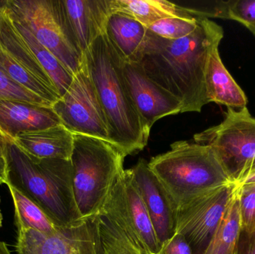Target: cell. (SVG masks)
Listing matches in <instances>:
<instances>
[{
    "label": "cell",
    "mask_w": 255,
    "mask_h": 254,
    "mask_svg": "<svg viewBox=\"0 0 255 254\" xmlns=\"http://www.w3.org/2000/svg\"><path fill=\"white\" fill-rule=\"evenodd\" d=\"M197 27L198 18L171 17L157 21L148 29L162 38L178 40L194 32Z\"/></svg>",
    "instance_id": "cell-25"
},
{
    "label": "cell",
    "mask_w": 255,
    "mask_h": 254,
    "mask_svg": "<svg viewBox=\"0 0 255 254\" xmlns=\"http://www.w3.org/2000/svg\"><path fill=\"white\" fill-rule=\"evenodd\" d=\"M16 249L18 254H100L95 218L51 234L18 230Z\"/></svg>",
    "instance_id": "cell-11"
},
{
    "label": "cell",
    "mask_w": 255,
    "mask_h": 254,
    "mask_svg": "<svg viewBox=\"0 0 255 254\" xmlns=\"http://www.w3.org/2000/svg\"><path fill=\"white\" fill-rule=\"evenodd\" d=\"M235 184L238 187L255 184V164L241 174Z\"/></svg>",
    "instance_id": "cell-32"
},
{
    "label": "cell",
    "mask_w": 255,
    "mask_h": 254,
    "mask_svg": "<svg viewBox=\"0 0 255 254\" xmlns=\"http://www.w3.org/2000/svg\"><path fill=\"white\" fill-rule=\"evenodd\" d=\"M0 99L16 100L38 105L50 106L49 102L18 85L0 69Z\"/></svg>",
    "instance_id": "cell-26"
},
{
    "label": "cell",
    "mask_w": 255,
    "mask_h": 254,
    "mask_svg": "<svg viewBox=\"0 0 255 254\" xmlns=\"http://www.w3.org/2000/svg\"><path fill=\"white\" fill-rule=\"evenodd\" d=\"M8 142L13 141H12L7 136H6L5 134L1 131V130L0 129V143H8Z\"/></svg>",
    "instance_id": "cell-35"
},
{
    "label": "cell",
    "mask_w": 255,
    "mask_h": 254,
    "mask_svg": "<svg viewBox=\"0 0 255 254\" xmlns=\"http://www.w3.org/2000/svg\"><path fill=\"white\" fill-rule=\"evenodd\" d=\"M100 214L113 221L148 254H158L160 246L131 170L123 171Z\"/></svg>",
    "instance_id": "cell-8"
},
{
    "label": "cell",
    "mask_w": 255,
    "mask_h": 254,
    "mask_svg": "<svg viewBox=\"0 0 255 254\" xmlns=\"http://www.w3.org/2000/svg\"><path fill=\"white\" fill-rule=\"evenodd\" d=\"M55 4L67 37L82 56L106 31L109 0H55Z\"/></svg>",
    "instance_id": "cell-12"
},
{
    "label": "cell",
    "mask_w": 255,
    "mask_h": 254,
    "mask_svg": "<svg viewBox=\"0 0 255 254\" xmlns=\"http://www.w3.org/2000/svg\"><path fill=\"white\" fill-rule=\"evenodd\" d=\"M6 171L4 158H0V184L5 183Z\"/></svg>",
    "instance_id": "cell-33"
},
{
    "label": "cell",
    "mask_w": 255,
    "mask_h": 254,
    "mask_svg": "<svg viewBox=\"0 0 255 254\" xmlns=\"http://www.w3.org/2000/svg\"><path fill=\"white\" fill-rule=\"evenodd\" d=\"M125 157L109 142L74 134L71 161L75 198L82 219L100 214L120 175Z\"/></svg>",
    "instance_id": "cell-5"
},
{
    "label": "cell",
    "mask_w": 255,
    "mask_h": 254,
    "mask_svg": "<svg viewBox=\"0 0 255 254\" xmlns=\"http://www.w3.org/2000/svg\"><path fill=\"white\" fill-rule=\"evenodd\" d=\"M14 204L15 219L17 229H31L43 234H51L58 229L47 215L35 203L8 186Z\"/></svg>",
    "instance_id": "cell-24"
},
{
    "label": "cell",
    "mask_w": 255,
    "mask_h": 254,
    "mask_svg": "<svg viewBox=\"0 0 255 254\" xmlns=\"http://www.w3.org/2000/svg\"><path fill=\"white\" fill-rule=\"evenodd\" d=\"M0 254H11L7 245L1 241H0Z\"/></svg>",
    "instance_id": "cell-34"
},
{
    "label": "cell",
    "mask_w": 255,
    "mask_h": 254,
    "mask_svg": "<svg viewBox=\"0 0 255 254\" xmlns=\"http://www.w3.org/2000/svg\"><path fill=\"white\" fill-rule=\"evenodd\" d=\"M238 190L235 183L226 185L176 210L175 233L186 239L194 254L203 253Z\"/></svg>",
    "instance_id": "cell-10"
},
{
    "label": "cell",
    "mask_w": 255,
    "mask_h": 254,
    "mask_svg": "<svg viewBox=\"0 0 255 254\" xmlns=\"http://www.w3.org/2000/svg\"><path fill=\"white\" fill-rule=\"evenodd\" d=\"M61 124L50 106L0 99V129L13 142L17 134Z\"/></svg>",
    "instance_id": "cell-15"
},
{
    "label": "cell",
    "mask_w": 255,
    "mask_h": 254,
    "mask_svg": "<svg viewBox=\"0 0 255 254\" xmlns=\"http://www.w3.org/2000/svg\"><path fill=\"white\" fill-rule=\"evenodd\" d=\"M238 199L243 228L255 227V184L238 187Z\"/></svg>",
    "instance_id": "cell-29"
},
{
    "label": "cell",
    "mask_w": 255,
    "mask_h": 254,
    "mask_svg": "<svg viewBox=\"0 0 255 254\" xmlns=\"http://www.w3.org/2000/svg\"><path fill=\"white\" fill-rule=\"evenodd\" d=\"M7 10L11 16L15 26L22 34V37L25 38L30 49H31L34 56L38 61L39 64L49 75V77L51 78L52 82L56 86L61 97L62 96L71 85L74 75L63 64V63L55 55H53L50 51L48 50L35 38L28 26L21 19L14 16L8 8Z\"/></svg>",
    "instance_id": "cell-20"
},
{
    "label": "cell",
    "mask_w": 255,
    "mask_h": 254,
    "mask_svg": "<svg viewBox=\"0 0 255 254\" xmlns=\"http://www.w3.org/2000/svg\"><path fill=\"white\" fill-rule=\"evenodd\" d=\"M193 139L212 149L235 183L255 164V118L247 107L228 108L221 123L195 134Z\"/></svg>",
    "instance_id": "cell-6"
},
{
    "label": "cell",
    "mask_w": 255,
    "mask_h": 254,
    "mask_svg": "<svg viewBox=\"0 0 255 254\" xmlns=\"http://www.w3.org/2000/svg\"><path fill=\"white\" fill-rule=\"evenodd\" d=\"M111 13H122L147 28L157 21L171 17H194L181 4L166 0H109Z\"/></svg>",
    "instance_id": "cell-19"
},
{
    "label": "cell",
    "mask_w": 255,
    "mask_h": 254,
    "mask_svg": "<svg viewBox=\"0 0 255 254\" xmlns=\"http://www.w3.org/2000/svg\"><path fill=\"white\" fill-rule=\"evenodd\" d=\"M123 73L135 108L148 129L165 116L182 113L181 103L159 86L136 63H123Z\"/></svg>",
    "instance_id": "cell-13"
},
{
    "label": "cell",
    "mask_w": 255,
    "mask_h": 254,
    "mask_svg": "<svg viewBox=\"0 0 255 254\" xmlns=\"http://www.w3.org/2000/svg\"><path fill=\"white\" fill-rule=\"evenodd\" d=\"M224 36L222 26L207 18H198L190 35L167 40L148 29L136 62L159 86L182 104L183 113H200L208 104L205 72L213 48Z\"/></svg>",
    "instance_id": "cell-1"
},
{
    "label": "cell",
    "mask_w": 255,
    "mask_h": 254,
    "mask_svg": "<svg viewBox=\"0 0 255 254\" xmlns=\"http://www.w3.org/2000/svg\"><path fill=\"white\" fill-rule=\"evenodd\" d=\"M106 116L109 140L124 157L148 143L151 130L135 108L123 73L124 59L102 33L82 55Z\"/></svg>",
    "instance_id": "cell-2"
},
{
    "label": "cell",
    "mask_w": 255,
    "mask_h": 254,
    "mask_svg": "<svg viewBox=\"0 0 255 254\" xmlns=\"http://www.w3.org/2000/svg\"><path fill=\"white\" fill-rule=\"evenodd\" d=\"M13 143L35 158L70 161L74 134L60 124L46 129L21 133L14 137Z\"/></svg>",
    "instance_id": "cell-16"
},
{
    "label": "cell",
    "mask_w": 255,
    "mask_h": 254,
    "mask_svg": "<svg viewBox=\"0 0 255 254\" xmlns=\"http://www.w3.org/2000/svg\"><path fill=\"white\" fill-rule=\"evenodd\" d=\"M5 184L35 203L60 228L82 220L75 198L71 161L37 158L13 142L4 145Z\"/></svg>",
    "instance_id": "cell-3"
},
{
    "label": "cell",
    "mask_w": 255,
    "mask_h": 254,
    "mask_svg": "<svg viewBox=\"0 0 255 254\" xmlns=\"http://www.w3.org/2000/svg\"><path fill=\"white\" fill-rule=\"evenodd\" d=\"M229 19L242 24L255 36V0H229Z\"/></svg>",
    "instance_id": "cell-27"
},
{
    "label": "cell",
    "mask_w": 255,
    "mask_h": 254,
    "mask_svg": "<svg viewBox=\"0 0 255 254\" xmlns=\"http://www.w3.org/2000/svg\"><path fill=\"white\" fill-rule=\"evenodd\" d=\"M4 145L5 143H0V158H4Z\"/></svg>",
    "instance_id": "cell-36"
},
{
    "label": "cell",
    "mask_w": 255,
    "mask_h": 254,
    "mask_svg": "<svg viewBox=\"0 0 255 254\" xmlns=\"http://www.w3.org/2000/svg\"><path fill=\"white\" fill-rule=\"evenodd\" d=\"M238 190L202 254H235L242 230Z\"/></svg>",
    "instance_id": "cell-21"
},
{
    "label": "cell",
    "mask_w": 255,
    "mask_h": 254,
    "mask_svg": "<svg viewBox=\"0 0 255 254\" xmlns=\"http://www.w3.org/2000/svg\"><path fill=\"white\" fill-rule=\"evenodd\" d=\"M5 5L29 28L35 38L76 74L82 56L67 37L60 20L55 0L4 1Z\"/></svg>",
    "instance_id": "cell-9"
},
{
    "label": "cell",
    "mask_w": 255,
    "mask_h": 254,
    "mask_svg": "<svg viewBox=\"0 0 255 254\" xmlns=\"http://www.w3.org/2000/svg\"><path fill=\"white\" fill-rule=\"evenodd\" d=\"M158 254H194L190 244L182 235L175 233L172 238L160 246Z\"/></svg>",
    "instance_id": "cell-30"
},
{
    "label": "cell",
    "mask_w": 255,
    "mask_h": 254,
    "mask_svg": "<svg viewBox=\"0 0 255 254\" xmlns=\"http://www.w3.org/2000/svg\"><path fill=\"white\" fill-rule=\"evenodd\" d=\"M148 164L176 210L214 189L235 183L212 149L195 142H175Z\"/></svg>",
    "instance_id": "cell-4"
},
{
    "label": "cell",
    "mask_w": 255,
    "mask_h": 254,
    "mask_svg": "<svg viewBox=\"0 0 255 254\" xmlns=\"http://www.w3.org/2000/svg\"><path fill=\"white\" fill-rule=\"evenodd\" d=\"M235 254H255V227L242 228Z\"/></svg>",
    "instance_id": "cell-31"
},
{
    "label": "cell",
    "mask_w": 255,
    "mask_h": 254,
    "mask_svg": "<svg viewBox=\"0 0 255 254\" xmlns=\"http://www.w3.org/2000/svg\"><path fill=\"white\" fill-rule=\"evenodd\" d=\"M148 28L122 13H112L106 34L118 53L127 62L135 63L143 46Z\"/></svg>",
    "instance_id": "cell-18"
},
{
    "label": "cell",
    "mask_w": 255,
    "mask_h": 254,
    "mask_svg": "<svg viewBox=\"0 0 255 254\" xmlns=\"http://www.w3.org/2000/svg\"><path fill=\"white\" fill-rule=\"evenodd\" d=\"M0 201H1V200H0ZM2 214H1V210H0V228H1V226H2Z\"/></svg>",
    "instance_id": "cell-37"
},
{
    "label": "cell",
    "mask_w": 255,
    "mask_h": 254,
    "mask_svg": "<svg viewBox=\"0 0 255 254\" xmlns=\"http://www.w3.org/2000/svg\"><path fill=\"white\" fill-rule=\"evenodd\" d=\"M183 7L194 17L229 19V0L200 1L196 5Z\"/></svg>",
    "instance_id": "cell-28"
},
{
    "label": "cell",
    "mask_w": 255,
    "mask_h": 254,
    "mask_svg": "<svg viewBox=\"0 0 255 254\" xmlns=\"http://www.w3.org/2000/svg\"><path fill=\"white\" fill-rule=\"evenodd\" d=\"M100 254H148L116 223L99 214L95 217Z\"/></svg>",
    "instance_id": "cell-23"
},
{
    "label": "cell",
    "mask_w": 255,
    "mask_h": 254,
    "mask_svg": "<svg viewBox=\"0 0 255 254\" xmlns=\"http://www.w3.org/2000/svg\"><path fill=\"white\" fill-rule=\"evenodd\" d=\"M52 108L61 124L73 134L89 136L110 143L107 120L83 60L70 87Z\"/></svg>",
    "instance_id": "cell-7"
},
{
    "label": "cell",
    "mask_w": 255,
    "mask_h": 254,
    "mask_svg": "<svg viewBox=\"0 0 255 254\" xmlns=\"http://www.w3.org/2000/svg\"><path fill=\"white\" fill-rule=\"evenodd\" d=\"M130 170L161 246L175 234L176 210L146 161L139 159Z\"/></svg>",
    "instance_id": "cell-14"
},
{
    "label": "cell",
    "mask_w": 255,
    "mask_h": 254,
    "mask_svg": "<svg viewBox=\"0 0 255 254\" xmlns=\"http://www.w3.org/2000/svg\"><path fill=\"white\" fill-rule=\"evenodd\" d=\"M216 45L208 58L205 72V88L208 103L226 105L235 110L247 107L248 99L244 91L231 76L222 61Z\"/></svg>",
    "instance_id": "cell-17"
},
{
    "label": "cell",
    "mask_w": 255,
    "mask_h": 254,
    "mask_svg": "<svg viewBox=\"0 0 255 254\" xmlns=\"http://www.w3.org/2000/svg\"><path fill=\"white\" fill-rule=\"evenodd\" d=\"M0 69L15 82L53 105L60 98L56 86L49 85L16 62L0 45Z\"/></svg>",
    "instance_id": "cell-22"
}]
</instances>
